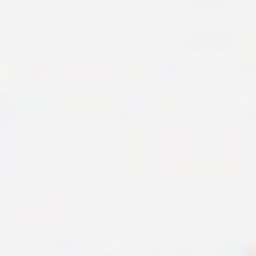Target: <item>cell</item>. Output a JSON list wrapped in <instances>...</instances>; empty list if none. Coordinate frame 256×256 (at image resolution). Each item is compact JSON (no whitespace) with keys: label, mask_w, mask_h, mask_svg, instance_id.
<instances>
[]
</instances>
